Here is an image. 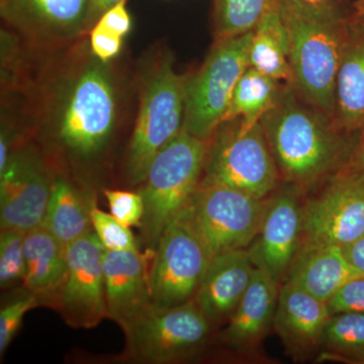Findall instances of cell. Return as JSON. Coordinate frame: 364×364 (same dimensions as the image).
<instances>
[{
	"label": "cell",
	"mask_w": 364,
	"mask_h": 364,
	"mask_svg": "<svg viewBox=\"0 0 364 364\" xmlns=\"http://www.w3.org/2000/svg\"><path fill=\"white\" fill-rule=\"evenodd\" d=\"M23 284L41 304L56 306L67 270L66 246L44 227L31 230L25 239Z\"/></svg>",
	"instance_id": "7402d4cb"
},
{
	"label": "cell",
	"mask_w": 364,
	"mask_h": 364,
	"mask_svg": "<svg viewBox=\"0 0 364 364\" xmlns=\"http://www.w3.org/2000/svg\"><path fill=\"white\" fill-rule=\"evenodd\" d=\"M104 250L93 230L66 246L65 279L55 308L71 327L90 329L109 318Z\"/></svg>",
	"instance_id": "4fadbf2b"
},
{
	"label": "cell",
	"mask_w": 364,
	"mask_h": 364,
	"mask_svg": "<svg viewBox=\"0 0 364 364\" xmlns=\"http://www.w3.org/2000/svg\"><path fill=\"white\" fill-rule=\"evenodd\" d=\"M253 31L217 40L202 68L186 83L183 130L210 140L226 114L235 87L249 68Z\"/></svg>",
	"instance_id": "52a82bcc"
},
{
	"label": "cell",
	"mask_w": 364,
	"mask_h": 364,
	"mask_svg": "<svg viewBox=\"0 0 364 364\" xmlns=\"http://www.w3.org/2000/svg\"><path fill=\"white\" fill-rule=\"evenodd\" d=\"M279 179L305 193L348 165L359 136L342 133L331 117L306 104L289 85L260 119Z\"/></svg>",
	"instance_id": "7a4b0ae2"
},
{
	"label": "cell",
	"mask_w": 364,
	"mask_h": 364,
	"mask_svg": "<svg viewBox=\"0 0 364 364\" xmlns=\"http://www.w3.org/2000/svg\"><path fill=\"white\" fill-rule=\"evenodd\" d=\"M304 1L309 2V4H318V2L322 1V0H304Z\"/></svg>",
	"instance_id": "f35d334b"
},
{
	"label": "cell",
	"mask_w": 364,
	"mask_h": 364,
	"mask_svg": "<svg viewBox=\"0 0 364 364\" xmlns=\"http://www.w3.org/2000/svg\"><path fill=\"white\" fill-rule=\"evenodd\" d=\"M91 0H0L11 28L40 45H60L91 30Z\"/></svg>",
	"instance_id": "9a60e30c"
},
{
	"label": "cell",
	"mask_w": 364,
	"mask_h": 364,
	"mask_svg": "<svg viewBox=\"0 0 364 364\" xmlns=\"http://www.w3.org/2000/svg\"><path fill=\"white\" fill-rule=\"evenodd\" d=\"M345 257L358 274L364 275V233L342 247Z\"/></svg>",
	"instance_id": "e575fe53"
},
{
	"label": "cell",
	"mask_w": 364,
	"mask_h": 364,
	"mask_svg": "<svg viewBox=\"0 0 364 364\" xmlns=\"http://www.w3.org/2000/svg\"><path fill=\"white\" fill-rule=\"evenodd\" d=\"M330 317L331 313L326 301L289 282L280 286L273 329L294 360H306L321 350Z\"/></svg>",
	"instance_id": "e0dca14e"
},
{
	"label": "cell",
	"mask_w": 364,
	"mask_h": 364,
	"mask_svg": "<svg viewBox=\"0 0 364 364\" xmlns=\"http://www.w3.org/2000/svg\"><path fill=\"white\" fill-rule=\"evenodd\" d=\"M208 146L202 181L265 198L279 186V174L260 122L241 117L220 124Z\"/></svg>",
	"instance_id": "8992f818"
},
{
	"label": "cell",
	"mask_w": 364,
	"mask_h": 364,
	"mask_svg": "<svg viewBox=\"0 0 364 364\" xmlns=\"http://www.w3.org/2000/svg\"><path fill=\"white\" fill-rule=\"evenodd\" d=\"M39 299L28 294L16 299L0 311V354L4 355L20 329L26 313L40 305Z\"/></svg>",
	"instance_id": "4dcf8cb0"
},
{
	"label": "cell",
	"mask_w": 364,
	"mask_h": 364,
	"mask_svg": "<svg viewBox=\"0 0 364 364\" xmlns=\"http://www.w3.org/2000/svg\"><path fill=\"white\" fill-rule=\"evenodd\" d=\"M254 267L247 249L213 256L195 296L212 326L226 323L250 286Z\"/></svg>",
	"instance_id": "d6986e66"
},
{
	"label": "cell",
	"mask_w": 364,
	"mask_h": 364,
	"mask_svg": "<svg viewBox=\"0 0 364 364\" xmlns=\"http://www.w3.org/2000/svg\"><path fill=\"white\" fill-rule=\"evenodd\" d=\"M54 178L37 150H14L0 171V226L28 233L42 226Z\"/></svg>",
	"instance_id": "5bb4252c"
},
{
	"label": "cell",
	"mask_w": 364,
	"mask_h": 364,
	"mask_svg": "<svg viewBox=\"0 0 364 364\" xmlns=\"http://www.w3.org/2000/svg\"><path fill=\"white\" fill-rule=\"evenodd\" d=\"M150 269L139 250H104L105 301L109 318L123 329L153 309Z\"/></svg>",
	"instance_id": "ac0fdd59"
},
{
	"label": "cell",
	"mask_w": 364,
	"mask_h": 364,
	"mask_svg": "<svg viewBox=\"0 0 364 364\" xmlns=\"http://www.w3.org/2000/svg\"><path fill=\"white\" fill-rule=\"evenodd\" d=\"M350 18L359 25L364 26V0H356L354 4V13Z\"/></svg>",
	"instance_id": "74e56055"
},
{
	"label": "cell",
	"mask_w": 364,
	"mask_h": 364,
	"mask_svg": "<svg viewBox=\"0 0 364 364\" xmlns=\"http://www.w3.org/2000/svg\"><path fill=\"white\" fill-rule=\"evenodd\" d=\"M332 121L346 135L364 133V26L351 18L335 85Z\"/></svg>",
	"instance_id": "ffe728a7"
},
{
	"label": "cell",
	"mask_w": 364,
	"mask_h": 364,
	"mask_svg": "<svg viewBox=\"0 0 364 364\" xmlns=\"http://www.w3.org/2000/svg\"><path fill=\"white\" fill-rule=\"evenodd\" d=\"M207 141L182 130L151 163L140 191L145 213L143 237L156 247L165 228L188 207L202 181Z\"/></svg>",
	"instance_id": "277c9868"
},
{
	"label": "cell",
	"mask_w": 364,
	"mask_h": 364,
	"mask_svg": "<svg viewBox=\"0 0 364 364\" xmlns=\"http://www.w3.org/2000/svg\"><path fill=\"white\" fill-rule=\"evenodd\" d=\"M303 193L287 186L267 198L255 238L247 248L254 267L282 286L304 244Z\"/></svg>",
	"instance_id": "7c38bea8"
},
{
	"label": "cell",
	"mask_w": 364,
	"mask_h": 364,
	"mask_svg": "<svg viewBox=\"0 0 364 364\" xmlns=\"http://www.w3.org/2000/svg\"><path fill=\"white\" fill-rule=\"evenodd\" d=\"M321 349L320 359L364 363V314L331 315L325 327Z\"/></svg>",
	"instance_id": "484cf974"
},
{
	"label": "cell",
	"mask_w": 364,
	"mask_h": 364,
	"mask_svg": "<svg viewBox=\"0 0 364 364\" xmlns=\"http://www.w3.org/2000/svg\"><path fill=\"white\" fill-rule=\"evenodd\" d=\"M26 233L16 230H1L0 233V284L6 287L26 274Z\"/></svg>",
	"instance_id": "83f0119b"
},
{
	"label": "cell",
	"mask_w": 364,
	"mask_h": 364,
	"mask_svg": "<svg viewBox=\"0 0 364 364\" xmlns=\"http://www.w3.org/2000/svg\"><path fill=\"white\" fill-rule=\"evenodd\" d=\"M249 67L275 80H291L289 40L286 26L275 4L253 30L249 52Z\"/></svg>",
	"instance_id": "cb8c5ba5"
},
{
	"label": "cell",
	"mask_w": 364,
	"mask_h": 364,
	"mask_svg": "<svg viewBox=\"0 0 364 364\" xmlns=\"http://www.w3.org/2000/svg\"><path fill=\"white\" fill-rule=\"evenodd\" d=\"M156 248L149 273L153 308H172L195 299L213 255L188 205L165 228Z\"/></svg>",
	"instance_id": "ba28073f"
},
{
	"label": "cell",
	"mask_w": 364,
	"mask_h": 364,
	"mask_svg": "<svg viewBox=\"0 0 364 364\" xmlns=\"http://www.w3.org/2000/svg\"><path fill=\"white\" fill-rule=\"evenodd\" d=\"M277 0H214L217 40L251 32Z\"/></svg>",
	"instance_id": "4316f807"
},
{
	"label": "cell",
	"mask_w": 364,
	"mask_h": 364,
	"mask_svg": "<svg viewBox=\"0 0 364 364\" xmlns=\"http://www.w3.org/2000/svg\"><path fill=\"white\" fill-rule=\"evenodd\" d=\"M318 186L304 200V244L344 247L364 233V174L346 166Z\"/></svg>",
	"instance_id": "8fae6325"
},
{
	"label": "cell",
	"mask_w": 364,
	"mask_h": 364,
	"mask_svg": "<svg viewBox=\"0 0 364 364\" xmlns=\"http://www.w3.org/2000/svg\"><path fill=\"white\" fill-rule=\"evenodd\" d=\"M341 247L304 244L287 282L327 303L342 287L358 277Z\"/></svg>",
	"instance_id": "44dd1931"
},
{
	"label": "cell",
	"mask_w": 364,
	"mask_h": 364,
	"mask_svg": "<svg viewBox=\"0 0 364 364\" xmlns=\"http://www.w3.org/2000/svg\"><path fill=\"white\" fill-rule=\"evenodd\" d=\"M279 81L249 67L239 79L223 123L241 117L246 123L260 122L282 95Z\"/></svg>",
	"instance_id": "d4e9b609"
},
{
	"label": "cell",
	"mask_w": 364,
	"mask_h": 364,
	"mask_svg": "<svg viewBox=\"0 0 364 364\" xmlns=\"http://www.w3.org/2000/svg\"><path fill=\"white\" fill-rule=\"evenodd\" d=\"M347 167L358 170L364 174V133L359 136Z\"/></svg>",
	"instance_id": "8d00e7d4"
},
{
	"label": "cell",
	"mask_w": 364,
	"mask_h": 364,
	"mask_svg": "<svg viewBox=\"0 0 364 364\" xmlns=\"http://www.w3.org/2000/svg\"><path fill=\"white\" fill-rule=\"evenodd\" d=\"M267 205L245 191L200 182L188 208L198 232L213 256L252 243Z\"/></svg>",
	"instance_id": "30bf717a"
},
{
	"label": "cell",
	"mask_w": 364,
	"mask_h": 364,
	"mask_svg": "<svg viewBox=\"0 0 364 364\" xmlns=\"http://www.w3.org/2000/svg\"><path fill=\"white\" fill-rule=\"evenodd\" d=\"M331 315L364 314V275L352 277L327 301Z\"/></svg>",
	"instance_id": "1f68e13d"
},
{
	"label": "cell",
	"mask_w": 364,
	"mask_h": 364,
	"mask_svg": "<svg viewBox=\"0 0 364 364\" xmlns=\"http://www.w3.org/2000/svg\"><path fill=\"white\" fill-rule=\"evenodd\" d=\"M124 0H91L90 26L91 28L102 18V14L107 13L112 7L117 6Z\"/></svg>",
	"instance_id": "d590c367"
},
{
	"label": "cell",
	"mask_w": 364,
	"mask_h": 364,
	"mask_svg": "<svg viewBox=\"0 0 364 364\" xmlns=\"http://www.w3.org/2000/svg\"><path fill=\"white\" fill-rule=\"evenodd\" d=\"M212 324L195 299L183 305L151 309L127 326V352L147 363H174L193 358L210 337Z\"/></svg>",
	"instance_id": "9c48e42d"
},
{
	"label": "cell",
	"mask_w": 364,
	"mask_h": 364,
	"mask_svg": "<svg viewBox=\"0 0 364 364\" xmlns=\"http://www.w3.org/2000/svg\"><path fill=\"white\" fill-rule=\"evenodd\" d=\"M123 38L114 35L98 25L90 30V49L95 56L105 62H109L121 51Z\"/></svg>",
	"instance_id": "d6a6232c"
},
{
	"label": "cell",
	"mask_w": 364,
	"mask_h": 364,
	"mask_svg": "<svg viewBox=\"0 0 364 364\" xmlns=\"http://www.w3.org/2000/svg\"><path fill=\"white\" fill-rule=\"evenodd\" d=\"M126 1L127 0H124L109 9L102 14L95 25L102 26L119 37H126L132 28L131 16L127 11Z\"/></svg>",
	"instance_id": "836d02e7"
},
{
	"label": "cell",
	"mask_w": 364,
	"mask_h": 364,
	"mask_svg": "<svg viewBox=\"0 0 364 364\" xmlns=\"http://www.w3.org/2000/svg\"><path fill=\"white\" fill-rule=\"evenodd\" d=\"M289 40V85L306 104L333 117L335 85L350 28L338 7L328 0H277Z\"/></svg>",
	"instance_id": "3957f363"
},
{
	"label": "cell",
	"mask_w": 364,
	"mask_h": 364,
	"mask_svg": "<svg viewBox=\"0 0 364 364\" xmlns=\"http://www.w3.org/2000/svg\"><path fill=\"white\" fill-rule=\"evenodd\" d=\"M105 196L117 221L129 228L142 224L145 207L141 193L105 189Z\"/></svg>",
	"instance_id": "f546056e"
},
{
	"label": "cell",
	"mask_w": 364,
	"mask_h": 364,
	"mask_svg": "<svg viewBox=\"0 0 364 364\" xmlns=\"http://www.w3.org/2000/svg\"><path fill=\"white\" fill-rule=\"evenodd\" d=\"M92 230L102 245L107 250H139L138 244L130 228L117 221L112 214L102 212L97 205L91 208Z\"/></svg>",
	"instance_id": "f1b7e54d"
},
{
	"label": "cell",
	"mask_w": 364,
	"mask_h": 364,
	"mask_svg": "<svg viewBox=\"0 0 364 364\" xmlns=\"http://www.w3.org/2000/svg\"><path fill=\"white\" fill-rule=\"evenodd\" d=\"M95 205V200L68 178L54 177L42 226L60 243L68 246L92 231L90 213Z\"/></svg>",
	"instance_id": "603a6c76"
},
{
	"label": "cell",
	"mask_w": 364,
	"mask_h": 364,
	"mask_svg": "<svg viewBox=\"0 0 364 364\" xmlns=\"http://www.w3.org/2000/svg\"><path fill=\"white\" fill-rule=\"evenodd\" d=\"M109 62L85 48L48 78L38 112L40 130L67 157L87 162L102 155L119 119V90Z\"/></svg>",
	"instance_id": "6da1fadb"
},
{
	"label": "cell",
	"mask_w": 364,
	"mask_h": 364,
	"mask_svg": "<svg viewBox=\"0 0 364 364\" xmlns=\"http://www.w3.org/2000/svg\"><path fill=\"white\" fill-rule=\"evenodd\" d=\"M188 79L174 70L168 55L146 76L127 159L132 183L144 181L154 158L183 130Z\"/></svg>",
	"instance_id": "5b68a950"
},
{
	"label": "cell",
	"mask_w": 364,
	"mask_h": 364,
	"mask_svg": "<svg viewBox=\"0 0 364 364\" xmlns=\"http://www.w3.org/2000/svg\"><path fill=\"white\" fill-rule=\"evenodd\" d=\"M280 284L255 268L240 303L219 334L221 343L240 358L257 360L263 341L273 328Z\"/></svg>",
	"instance_id": "2e32d148"
}]
</instances>
